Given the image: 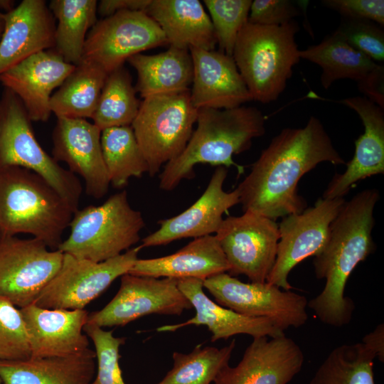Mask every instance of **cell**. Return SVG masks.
Masks as SVG:
<instances>
[{"label":"cell","instance_id":"obj_1","mask_svg":"<svg viewBox=\"0 0 384 384\" xmlns=\"http://www.w3.org/2000/svg\"><path fill=\"white\" fill-rule=\"evenodd\" d=\"M325 161L346 164L319 118L311 116L304 127L283 129L236 188L243 211L273 220L302 213L307 205L298 183Z\"/></svg>","mask_w":384,"mask_h":384},{"label":"cell","instance_id":"obj_2","mask_svg":"<svg viewBox=\"0 0 384 384\" xmlns=\"http://www.w3.org/2000/svg\"><path fill=\"white\" fill-rule=\"evenodd\" d=\"M197 127L181 154L165 164L159 188L170 191L183 179L195 176V166L208 164L242 166L233 159L252 146L253 139L264 135L265 116L259 109L244 105L231 109L198 110Z\"/></svg>","mask_w":384,"mask_h":384},{"label":"cell","instance_id":"obj_3","mask_svg":"<svg viewBox=\"0 0 384 384\" xmlns=\"http://www.w3.org/2000/svg\"><path fill=\"white\" fill-rule=\"evenodd\" d=\"M73 213L37 174L21 166L0 165V230L4 235L29 234L55 250Z\"/></svg>","mask_w":384,"mask_h":384},{"label":"cell","instance_id":"obj_4","mask_svg":"<svg viewBox=\"0 0 384 384\" xmlns=\"http://www.w3.org/2000/svg\"><path fill=\"white\" fill-rule=\"evenodd\" d=\"M375 188L363 190L348 202L331 222L327 242L313 262L318 279H325L321 292L326 301L345 299L348 279L361 262L375 250L372 238L373 210L379 199Z\"/></svg>","mask_w":384,"mask_h":384},{"label":"cell","instance_id":"obj_5","mask_svg":"<svg viewBox=\"0 0 384 384\" xmlns=\"http://www.w3.org/2000/svg\"><path fill=\"white\" fill-rule=\"evenodd\" d=\"M294 20L281 26L247 23L240 31L233 53L252 100L266 104L285 90L300 58Z\"/></svg>","mask_w":384,"mask_h":384},{"label":"cell","instance_id":"obj_6","mask_svg":"<svg viewBox=\"0 0 384 384\" xmlns=\"http://www.w3.org/2000/svg\"><path fill=\"white\" fill-rule=\"evenodd\" d=\"M69 226L70 235L58 250L100 262L122 254L137 243L145 223L141 212L132 208L127 191H123L100 206L78 209Z\"/></svg>","mask_w":384,"mask_h":384},{"label":"cell","instance_id":"obj_7","mask_svg":"<svg viewBox=\"0 0 384 384\" xmlns=\"http://www.w3.org/2000/svg\"><path fill=\"white\" fill-rule=\"evenodd\" d=\"M0 165L32 171L46 181L74 213L78 209L82 192L80 181L43 149L21 101L6 88L0 99Z\"/></svg>","mask_w":384,"mask_h":384},{"label":"cell","instance_id":"obj_8","mask_svg":"<svg viewBox=\"0 0 384 384\" xmlns=\"http://www.w3.org/2000/svg\"><path fill=\"white\" fill-rule=\"evenodd\" d=\"M197 116L190 90L151 96L141 101L131 127L150 176L181 154L192 135Z\"/></svg>","mask_w":384,"mask_h":384},{"label":"cell","instance_id":"obj_9","mask_svg":"<svg viewBox=\"0 0 384 384\" xmlns=\"http://www.w3.org/2000/svg\"><path fill=\"white\" fill-rule=\"evenodd\" d=\"M141 245L107 260L95 262L63 253L56 274L33 304L46 309H84L119 277L128 273Z\"/></svg>","mask_w":384,"mask_h":384},{"label":"cell","instance_id":"obj_10","mask_svg":"<svg viewBox=\"0 0 384 384\" xmlns=\"http://www.w3.org/2000/svg\"><path fill=\"white\" fill-rule=\"evenodd\" d=\"M203 286L217 304L242 315L269 319L283 332L308 320L304 296L267 282L245 283L223 272L205 279Z\"/></svg>","mask_w":384,"mask_h":384},{"label":"cell","instance_id":"obj_11","mask_svg":"<svg viewBox=\"0 0 384 384\" xmlns=\"http://www.w3.org/2000/svg\"><path fill=\"white\" fill-rule=\"evenodd\" d=\"M215 236L228 263L229 274H244L251 282H266L279 240L275 220L244 212L223 219Z\"/></svg>","mask_w":384,"mask_h":384},{"label":"cell","instance_id":"obj_12","mask_svg":"<svg viewBox=\"0 0 384 384\" xmlns=\"http://www.w3.org/2000/svg\"><path fill=\"white\" fill-rule=\"evenodd\" d=\"M167 44L159 25L144 11H122L97 21L89 31L82 60L109 74L130 57Z\"/></svg>","mask_w":384,"mask_h":384},{"label":"cell","instance_id":"obj_13","mask_svg":"<svg viewBox=\"0 0 384 384\" xmlns=\"http://www.w3.org/2000/svg\"><path fill=\"white\" fill-rule=\"evenodd\" d=\"M63 253L34 238L4 235L0 242V297L20 309L34 302L60 269Z\"/></svg>","mask_w":384,"mask_h":384},{"label":"cell","instance_id":"obj_14","mask_svg":"<svg viewBox=\"0 0 384 384\" xmlns=\"http://www.w3.org/2000/svg\"><path fill=\"white\" fill-rule=\"evenodd\" d=\"M344 198H319L300 213L282 218L278 225L279 240L274 266L266 282L291 290L288 277L306 258L316 256L324 247L329 227L345 203Z\"/></svg>","mask_w":384,"mask_h":384},{"label":"cell","instance_id":"obj_15","mask_svg":"<svg viewBox=\"0 0 384 384\" xmlns=\"http://www.w3.org/2000/svg\"><path fill=\"white\" fill-rule=\"evenodd\" d=\"M192 308L180 291L178 279L127 273L113 299L101 310L89 314L87 324L99 327L122 326L149 314L181 315Z\"/></svg>","mask_w":384,"mask_h":384},{"label":"cell","instance_id":"obj_16","mask_svg":"<svg viewBox=\"0 0 384 384\" xmlns=\"http://www.w3.org/2000/svg\"><path fill=\"white\" fill-rule=\"evenodd\" d=\"M299 346L285 335L253 338L235 367H224L214 384H288L302 370Z\"/></svg>","mask_w":384,"mask_h":384},{"label":"cell","instance_id":"obj_17","mask_svg":"<svg viewBox=\"0 0 384 384\" xmlns=\"http://www.w3.org/2000/svg\"><path fill=\"white\" fill-rule=\"evenodd\" d=\"M102 131L85 119L58 118L53 134V157L80 176L86 193L100 199L110 185L101 148Z\"/></svg>","mask_w":384,"mask_h":384},{"label":"cell","instance_id":"obj_18","mask_svg":"<svg viewBox=\"0 0 384 384\" xmlns=\"http://www.w3.org/2000/svg\"><path fill=\"white\" fill-rule=\"evenodd\" d=\"M227 175L226 167L217 166L201 197L180 214L159 220V228L142 240V248L216 233L223 220V215L240 203L237 188L231 192L223 189Z\"/></svg>","mask_w":384,"mask_h":384},{"label":"cell","instance_id":"obj_19","mask_svg":"<svg viewBox=\"0 0 384 384\" xmlns=\"http://www.w3.org/2000/svg\"><path fill=\"white\" fill-rule=\"evenodd\" d=\"M75 65L52 49L40 51L0 75V82L21 101L31 121L46 122L53 90L60 87Z\"/></svg>","mask_w":384,"mask_h":384},{"label":"cell","instance_id":"obj_20","mask_svg":"<svg viewBox=\"0 0 384 384\" xmlns=\"http://www.w3.org/2000/svg\"><path fill=\"white\" fill-rule=\"evenodd\" d=\"M353 110L362 120L364 132L355 142L352 159L342 174H335L323 198H343L357 182L384 174V110L366 97L337 101Z\"/></svg>","mask_w":384,"mask_h":384},{"label":"cell","instance_id":"obj_21","mask_svg":"<svg viewBox=\"0 0 384 384\" xmlns=\"http://www.w3.org/2000/svg\"><path fill=\"white\" fill-rule=\"evenodd\" d=\"M189 51L193 63L190 96L196 109H231L252 100L233 56L215 50Z\"/></svg>","mask_w":384,"mask_h":384},{"label":"cell","instance_id":"obj_22","mask_svg":"<svg viewBox=\"0 0 384 384\" xmlns=\"http://www.w3.org/2000/svg\"><path fill=\"white\" fill-rule=\"evenodd\" d=\"M29 338L31 358L66 356L89 348L82 333L89 313L84 309H46L34 304L21 308Z\"/></svg>","mask_w":384,"mask_h":384},{"label":"cell","instance_id":"obj_23","mask_svg":"<svg viewBox=\"0 0 384 384\" xmlns=\"http://www.w3.org/2000/svg\"><path fill=\"white\" fill-rule=\"evenodd\" d=\"M54 16L43 0H23L4 13L0 39V75L40 51L52 49Z\"/></svg>","mask_w":384,"mask_h":384},{"label":"cell","instance_id":"obj_24","mask_svg":"<svg viewBox=\"0 0 384 384\" xmlns=\"http://www.w3.org/2000/svg\"><path fill=\"white\" fill-rule=\"evenodd\" d=\"M203 282L195 278L178 279V289L195 309L196 315L183 323L161 326L157 331H175L187 326L204 325L212 334L211 342L239 334L252 338L284 335L269 319L242 315L212 301L203 290Z\"/></svg>","mask_w":384,"mask_h":384},{"label":"cell","instance_id":"obj_25","mask_svg":"<svg viewBox=\"0 0 384 384\" xmlns=\"http://www.w3.org/2000/svg\"><path fill=\"white\" fill-rule=\"evenodd\" d=\"M228 270V263L217 238L207 235L193 239L173 254L137 259L128 273L156 278H195L204 281Z\"/></svg>","mask_w":384,"mask_h":384},{"label":"cell","instance_id":"obj_26","mask_svg":"<svg viewBox=\"0 0 384 384\" xmlns=\"http://www.w3.org/2000/svg\"><path fill=\"white\" fill-rule=\"evenodd\" d=\"M160 27L169 46L214 50L213 27L198 0H151L144 11Z\"/></svg>","mask_w":384,"mask_h":384},{"label":"cell","instance_id":"obj_27","mask_svg":"<svg viewBox=\"0 0 384 384\" xmlns=\"http://www.w3.org/2000/svg\"><path fill=\"white\" fill-rule=\"evenodd\" d=\"M95 351L75 355L0 361L2 384H90L95 373Z\"/></svg>","mask_w":384,"mask_h":384},{"label":"cell","instance_id":"obj_28","mask_svg":"<svg viewBox=\"0 0 384 384\" xmlns=\"http://www.w3.org/2000/svg\"><path fill=\"white\" fill-rule=\"evenodd\" d=\"M127 61L137 73L134 87L143 99L189 90L193 80L189 50L169 46L155 55L136 54Z\"/></svg>","mask_w":384,"mask_h":384},{"label":"cell","instance_id":"obj_29","mask_svg":"<svg viewBox=\"0 0 384 384\" xmlns=\"http://www.w3.org/2000/svg\"><path fill=\"white\" fill-rule=\"evenodd\" d=\"M107 75L97 64L82 60L52 94L51 112L57 118L92 119Z\"/></svg>","mask_w":384,"mask_h":384},{"label":"cell","instance_id":"obj_30","mask_svg":"<svg viewBox=\"0 0 384 384\" xmlns=\"http://www.w3.org/2000/svg\"><path fill=\"white\" fill-rule=\"evenodd\" d=\"M299 56L321 68L320 80L326 90L340 79H351L358 83L378 65L335 32L325 37L320 43L299 50Z\"/></svg>","mask_w":384,"mask_h":384},{"label":"cell","instance_id":"obj_31","mask_svg":"<svg viewBox=\"0 0 384 384\" xmlns=\"http://www.w3.org/2000/svg\"><path fill=\"white\" fill-rule=\"evenodd\" d=\"M49 9L58 21L52 50L76 66L82 60L87 33L97 21V1L52 0Z\"/></svg>","mask_w":384,"mask_h":384},{"label":"cell","instance_id":"obj_32","mask_svg":"<svg viewBox=\"0 0 384 384\" xmlns=\"http://www.w3.org/2000/svg\"><path fill=\"white\" fill-rule=\"evenodd\" d=\"M101 148L110 184L124 187L130 178L149 171L131 126L111 127L101 132Z\"/></svg>","mask_w":384,"mask_h":384},{"label":"cell","instance_id":"obj_33","mask_svg":"<svg viewBox=\"0 0 384 384\" xmlns=\"http://www.w3.org/2000/svg\"><path fill=\"white\" fill-rule=\"evenodd\" d=\"M136 92L131 75L124 66L109 73L92 117L93 124L101 131L131 126L141 103Z\"/></svg>","mask_w":384,"mask_h":384},{"label":"cell","instance_id":"obj_34","mask_svg":"<svg viewBox=\"0 0 384 384\" xmlns=\"http://www.w3.org/2000/svg\"><path fill=\"white\" fill-rule=\"evenodd\" d=\"M375 358L363 343L338 346L329 353L309 384H375Z\"/></svg>","mask_w":384,"mask_h":384},{"label":"cell","instance_id":"obj_35","mask_svg":"<svg viewBox=\"0 0 384 384\" xmlns=\"http://www.w3.org/2000/svg\"><path fill=\"white\" fill-rule=\"evenodd\" d=\"M235 347L233 339L221 348L198 345L188 353L174 352L173 368L156 384H210L229 365Z\"/></svg>","mask_w":384,"mask_h":384},{"label":"cell","instance_id":"obj_36","mask_svg":"<svg viewBox=\"0 0 384 384\" xmlns=\"http://www.w3.org/2000/svg\"><path fill=\"white\" fill-rule=\"evenodd\" d=\"M251 0H204L219 51L233 56L238 36L247 23Z\"/></svg>","mask_w":384,"mask_h":384},{"label":"cell","instance_id":"obj_37","mask_svg":"<svg viewBox=\"0 0 384 384\" xmlns=\"http://www.w3.org/2000/svg\"><path fill=\"white\" fill-rule=\"evenodd\" d=\"M31 358L26 325L16 306L0 297V361H19Z\"/></svg>","mask_w":384,"mask_h":384},{"label":"cell","instance_id":"obj_38","mask_svg":"<svg viewBox=\"0 0 384 384\" xmlns=\"http://www.w3.org/2000/svg\"><path fill=\"white\" fill-rule=\"evenodd\" d=\"M83 331L92 341L97 362L96 377L90 384H125L119 360L125 338L115 337L113 331L86 324Z\"/></svg>","mask_w":384,"mask_h":384},{"label":"cell","instance_id":"obj_39","mask_svg":"<svg viewBox=\"0 0 384 384\" xmlns=\"http://www.w3.org/2000/svg\"><path fill=\"white\" fill-rule=\"evenodd\" d=\"M334 32L375 63L384 60V32L378 23L366 19L342 18Z\"/></svg>","mask_w":384,"mask_h":384},{"label":"cell","instance_id":"obj_40","mask_svg":"<svg viewBox=\"0 0 384 384\" xmlns=\"http://www.w3.org/2000/svg\"><path fill=\"white\" fill-rule=\"evenodd\" d=\"M300 15L299 9L288 0H255L252 1L248 22L265 26H281Z\"/></svg>","mask_w":384,"mask_h":384},{"label":"cell","instance_id":"obj_41","mask_svg":"<svg viewBox=\"0 0 384 384\" xmlns=\"http://www.w3.org/2000/svg\"><path fill=\"white\" fill-rule=\"evenodd\" d=\"M326 7L339 13L342 18L366 19L384 25L383 0H323Z\"/></svg>","mask_w":384,"mask_h":384},{"label":"cell","instance_id":"obj_42","mask_svg":"<svg viewBox=\"0 0 384 384\" xmlns=\"http://www.w3.org/2000/svg\"><path fill=\"white\" fill-rule=\"evenodd\" d=\"M366 97L384 110V67L378 65L364 80L358 82Z\"/></svg>","mask_w":384,"mask_h":384},{"label":"cell","instance_id":"obj_43","mask_svg":"<svg viewBox=\"0 0 384 384\" xmlns=\"http://www.w3.org/2000/svg\"><path fill=\"white\" fill-rule=\"evenodd\" d=\"M151 0H102L97 3V13L106 18L122 11H145Z\"/></svg>","mask_w":384,"mask_h":384},{"label":"cell","instance_id":"obj_44","mask_svg":"<svg viewBox=\"0 0 384 384\" xmlns=\"http://www.w3.org/2000/svg\"><path fill=\"white\" fill-rule=\"evenodd\" d=\"M379 359L384 361V324H380L369 334H366L362 342Z\"/></svg>","mask_w":384,"mask_h":384},{"label":"cell","instance_id":"obj_45","mask_svg":"<svg viewBox=\"0 0 384 384\" xmlns=\"http://www.w3.org/2000/svg\"><path fill=\"white\" fill-rule=\"evenodd\" d=\"M15 4V1L12 0H0V11L9 12L16 7Z\"/></svg>","mask_w":384,"mask_h":384},{"label":"cell","instance_id":"obj_46","mask_svg":"<svg viewBox=\"0 0 384 384\" xmlns=\"http://www.w3.org/2000/svg\"><path fill=\"white\" fill-rule=\"evenodd\" d=\"M4 28V13L0 11V39Z\"/></svg>","mask_w":384,"mask_h":384},{"label":"cell","instance_id":"obj_47","mask_svg":"<svg viewBox=\"0 0 384 384\" xmlns=\"http://www.w3.org/2000/svg\"><path fill=\"white\" fill-rule=\"evenodd\" d=\"M3 237H4V234L2 233V232L0 230V242H1V239L3 238Z\"/></svg>","mask_w":384,"mask_h":384},{"label":"cell","instance_id":"obj_48","mask_svg":"<svg viewBox=\"0 0 384 384\" xmlns=\"http://www.w3.org/2000/svg\"><path fill=\"white\" fill-rule=\"evenodd\" d=\"M0 384H2V383H1V379H0Z\"/></svg>","mask_w":384,"mask_h":384}]
</instances>
